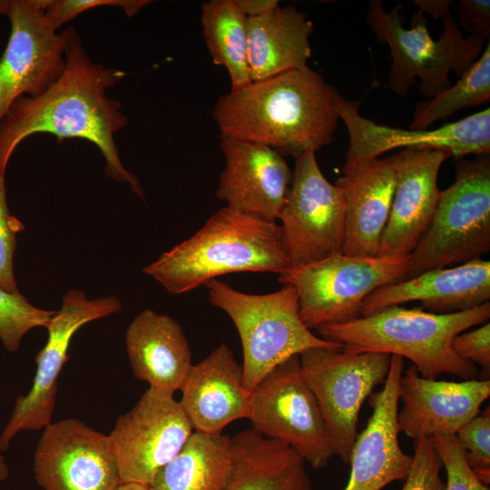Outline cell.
I'll use <instances>...</instances> for the list:
<instances>
[{
    "mask_svg": "<svg viewBox=\"0 0 490 490\" xmlns=\"http://www.w3.org/2000/svg\"><path fill=\"white\" fill-rule=\"evenodd\" d=\"M65 68L60 78L38 96L22 95L0 122V176L5 175L15 148L30 135L45 132L57 137L82 138L94 143L105 160V174L128 182L144 199L139 179L122 165L114 134L128 119L122 103L110 98L107 89L124 76L120 69L93 63L76 34L65 52Z\"/></svg>",
    "mask_w": 490,
    "mask_h": 490,
    "instance_id": "1",
    "label": "cell"
},
{
    "mask_svg": "<svg viewBox=\"0 0 490 490\" xmlns=\"http://www.w3.org/2000/svg\"><path fill=\"white\" fill-rule=\"evenodd\" d=\"M335 92L306 66L230 90L218 98L212 116L220 135L295 158L334 141Z\"/></svg>",
    "mask_w": 490,
    "mask_h": 490,
    "instance_id": "2",
    "label": "cell"
},
{
    "mask_svg": "<svg viewBox=\"0 0 490 490\" xmlns=\"http://www.w3.org/2000/svg\"><path fill=\"white\" fill-rule=\"evenodd\" d=\"M289 269L290 261L277 222L225 206L142 272L168 292L180 295L221 275L242 271L279 275Z\"/></svg>",
    "mask_w": 490,
    "mask_h": 490,
    "instance_id": "3",
    "label": "cell"
},
{
    "mask_svg": "<svg viewBox=\"0 0 490 490\" xmlns=\"http://www.w3.org/2000/svg\"><path fill=\"white\" fill-rule=\"evenodd\" d=\"M489 318L490 302L450 314L391 306L316 330L320 338L341 345L348 352H382L408 358L426 378L448 374L468 380L478 377L479 368L453 351L452 340Z\"/></svg>",
    "mask_w": 490,
    "mask_h": 490,
    "instance_id": "4",
    "label": "cell"
},
{
    "mask_svg": "<svg viewBox=\"0 0 490 490\" xmlns=\"http://www.w3.org/2000/svg\"><path fill=\"white\" fill-rule=\"evenodd\" d=\"M402 5L386 10L380 0H371L366 20L378 44H386L392 59L387 86L399 96L408 94L413 84L430 99L451 86L449 73L459 78L481 55L485 39L465 37L452 12L442 20L443 31L434 40L428 20L420 10L413 15L411 27L403 25Z\"/></svg>",
    "mask_w": 490,
    "mask_h": 490,
    "instance_id": "5",
    "label": "cell"
},
{
    "mask_svg": "<svg viewBox=\"0 0 490 490\" xmlns=\"http://www.w3.org/2000/svg\"><path fill=\"white\" fill-rule=\"evenodd\" d=\"M211 303L233 322L242 347L243 383L252 391L276 367L315 348H343L316 336L302 322L291 285L268 294H248L216 279L208 281Z\"/></svg>",
    "mask_w": 490,
    "mask_h": 490,
    "instance_id": "6",
    "label": "cell"
},
{
    "mask_svg": "<svg viewBox=\"0 0 490 490\" xmlns=\"http://www.w3.org/2000/svg\"><path fill=\"white\" fill-rule=\"evenodd\" d=\"M489 250L490 157L480 154L457 160L455 181L441 191L432 221L410 254L405 279L481 259Z\"/></svg>",
    "mask_w": 490,
    "mask_h": 490,
    "instance_id": "7",
    "label": "cell"
},
{
    "mask_svg": "<svg viewBox=\"0 0 490 490\" xmlns=\"http://www.w3.org/2000/svg\"><path fill=\"white\" fill-rule=\"evenodd\" d=\"M409 265L410 255L369 258L337 253L290 268L279 275L278 281L295 288L300 318L311 330L359 318L366 297L404 280Z\"/></svg>",
    "mask_w": 490,
    "mask_h": 490,
    "instance_id": "8",
    "label": "cell"
},
{
    "mask_svg": "<svg viewBox=\"0 0 490 490\" xmlns=\"http://www.w3.org/2000/svg\"><path fill=\"white\" fill-rule=\"evenodd\" d=\"M303 377L318 403L335 456L349 463L360 408L387 377L391 355L315 348L299 355Z\"/></svg>",
    "mask_w": 490,
    "mask_h": 490,
    "instance_id": "9",
    "label": "cell"
},
{
    "mask_svg": "<svg viewBox=\"0 0 490 490\" xmlns=\"http://www.w3.org/2000/svg\"><path fill=\"white\" fill-rule=\"evenodd\" d=\"M248 419L263 436L293 448L313 469L335 456L318 403L305 381L299 355L271 370L251 391Z\"/></svg>",
    "mask_w": 490,
    "mask_h": 490,
    "instance_id": "10",
    "label": "cell"
},
{
    "mask_svg": "<svg viewBox=\"0 0 490 490\" xmlns=\"http://www.w3.org/2000/svg\"><path fill=\"white\" fill-rule=\"evenodd\" d=\"M294 159L292 181L279 217L290 268L341 253L346 222L343 192L323 175L315 152Z\"/></svg>",
    "mask_w": 490,
    "mask_h": 490,
    "instance_id": "11",
    "label": "cell"
},
{
    "mask_svg": "<svg viewBox=\"0 0 490 490\" xmlns=\"http://www.w3.org/2000/svg\"><path fill=\"white\" fill-rule=\"evenodd\" d=\"M47 0H10L11 32L0 57V122L11 104L25 93L38 96L63 74L65 52L77 34L60 33L48 18Z\"/></svg>",
    "mask_w": 490,
    "mask_h": 490,
    "instance_id": "12",
    "label": "cell"
},
{
    "mask_svg": "<svg viewBox=\"0 0 490 490\" xmlns=\"http://www.w3.org/2000/svg\"><path fill=\"white\" fill-rule=\"evenodd\" d=\"M121 309L122 303L115 296L89 299L83 291L77 289L64 295L60 309L45 327L47 341L35 357L36 371L32 387L27 394L17 397L0 434V451H6L19 433L39 430L53 422L57 379L69 358L67 353L74 335L83 325Z\"/></svg>",
    "mask_w": 490,
    "mask_h": 490,
    "instance_id": "13",
    "label": "cell"
},
{
    "mask_svg": "<svg viewBox=\"0 0 490 490\" xmlns=\"http://www.w3.org/2000/svg\"><path fill=\"white\" fill-rule=\"evenodd\" d=\"M173 395L149 387L132 409L117 417L108 436L122 484L149 485L194 432Z\"/></svg>",
    "mask_w": 490,
    "mask_h": 490,
    "instance_id": "14",
    "label": "cell"
},
{
    "mask_svg": "<svg viewBox=\"0 0 490 490\" xmlns=\"http://www.w3.org/2000/svg\"><path fill=\"white\" fill-rule=\"evenodd\" d=\"M33 473L44 490H116L122 484L109 436L77 418L44 428Z\"/></svg>",
    "mask_w": 490,
    "mask_h": 490,
    "instance_id": "15",
    "label": "cell"
},
{
    "mask_svg": "<svg viewBox=\"0 0 490 490\" xmlns=\"http://www.w3.org/2000/svg\"><path fill=\"white\" fill-rule=\"evenodd\" d=\"M360 103L348 101L335 92V105L349 137L343 167L378 158L397 148L442 151L456 160L467 154L490 152L489 108L436 129L406 130L363 117L358 113Z\"/></svg>",
    "mask_w": 490,
    "mask_h": 490,
    "instance_id": "16",
    "label": "cell"
},
{
    "mask_svg": "<svg viewBox=\"0 0 490 490\" xmlns=\"http://www.w3.org/2000/svg\"><path fill=\"white\" fill-rule=\"evenodd\" d=\"M225 156L215 195L227 207L276 222L293 172L285 158L270 147L220 135Z\"/></svg>",
    "mask_w": 490,
    "mask_h": 490,
    "instance_id": "17",
    "label": "cell"
},
{
    "mask_svg": "<svg viewBox=\"0 0 490 490\" xmlns=\"http://www.w3.org/2000/svg\"><path fill=\"white\" fill-rule=\"evenodd\" d=\"M403 358L391 355L389 372L383 388L370 396L372 414L353 445L350 475L343 490H381L405 479L413 457L399 446L397 411Z\"/></svg>",
    "mask_w": 490,
    "mask_h": 490,
    "instance_id": "18",
    "label": "cell"
},
{
    "mask_svg": "<svg viewBox=\"0 0 490 490\" xmlns=\"http://www.w3.org/2000/svg\"><path fill=\"white\" fill-rule=\"evenodd\" d=\"M490 396L489 379L452 382L429 379L412 365L402 373L397 411L398 431L413 440L435 436H455L480 413Z\"/></svg>",
    "mask_w": 490,
    "mask_h": 490,
    "instance_id": "19",
    "label": "cell"
},
{
    "mask_svg": "<svg viewBox=\"0 0 490 490\" xmlns=\"http://www.w3.org/2000/svg\"><path fill=\"white\" fill-rule=\"evenodd\" d=\"M390 157L397 181L378 256H409L437 208L441 196L437 175L449 155L436 150L403 149Z\"/></svg>",
    "mask_w": 490,
    "mask_h": 490,
    "instance_id": "20",
    "label": "cell"
},
{
    "mask_svg": "<svg viewBox=\"0 0 490 490\" xmlns=\"http://www.w3.org/2000/svg\"><path fill=\"white\" fill-rule=\"evenodd\" d=\"M180 390V403L194 432L219 436L231 422L249 417L251 392L242 366L222 342L192 365Z\"/></svg>",
    "mask_w": 490,
    "mask_h": 490,
    "instance_id": "21",
    "label": "cell"
},
{
    "mask_svg": "<svg viewBox=\"0 0 490 490\" xmlns=\"http://www.w3.org/2000/svg\"><path fill=\"white\" fill-rule=\"evenodd\" d=\"M489 299L490 261L477 259L380 287L363 300L360 317L410 301H419L422 309L428 312L450 314L476 308Z\"/></svg>",
    "mask_w": 490,
    "mask_h": 490,
    "instance_id": "22",
    "label": "cell"
},
{
    "mask_svg": "<svg viewBox=\"0 0 490 490\" xmlns=\"http://www.w3.org/2000/svg\"><path fill=\"white\" fill-rule=\"evenodd\" d=\"M336 181L346 202L345 238L341 253L378 257L397 181L391 157L361 161L342 168Z\"/></svg>",
    "mask_w": 490,
    "mask_h": 490,
    "instance_id": "23",
    "label": "cell"
},
{
    "mask_svg": "<svg viewBox=\"0 0 490 490\" xmlns=\"http://www.w3.org/2000/svg\"><path fill=\"white\" fill-rule=\"evenodd\" d=\"M125 346L134 377L174 394L191 366V351L181 325L172 317L145 309L125 332Z\"/></svg>",
    "mask_w": 490,
    "mask_h": 490,
    "instance_id": "24",
    "label": "cell"
},
{
    "mask_svg": "<svg viewBox=\"0 0 490 490\" xmlns=\"http://www.w3.org/2000/svg\"><path fill=\"white\" fill-rule=\"evenodd\" d=\"M313 23L294 6L248 18V60L251 82L308 66Z\"/></svg>",
    "mask_w": 490,
    "mask_h": 490,
    "instance_id": "25",
    "label": "cell"
},
{
    "mask_svg": "<svg viewBox=\"0 0 490 490\" xmlns=\"http://www.w3.org/2000/svg\"><path fill=\"white\" fill-rule=\"evenodd\" d=\"M231 437L236 466L226 490H313L305 460L290 446L252 428Z\"/></svg>",
    "mask_w": 490,
    "mask_h": 490,
    "instance_id": "26",
    "label": "cell"
},
{
    "mask_svg": "<svg viewBox=\"0 0 490 490\" xmlns=\"http://www.w3.org/2000/svg\"><path fill=\"white\" fill-rule=\"evenodd\" d=\"M235 466L231 436L193 432L148 486L150 490H226Z\"/></svg>",
    "mask_w": 490,
    "mask_h": 490,
    "instance_id": "27",
    "label": "cell"
},
{
    "mask_svg": "<svg viewBox=\"0 0 490 490\" xmlns=\"http://www.w3.org/2000/svg\"><path fill=\"white\" fill-rule=\"evenodd\" d=\"M201 23L209 54L227 70L230 90L251 83L248 60V17L236 0H211L201 4Z\"/></svg>",
    "mask_w": 490,
    "mask_h": 490,
    "instance_id": "28",
    "label": "cell"
},
{
    "mask_svg": "<svg viewBox=\"0 0 490 490\" xmlns=\"http://www.w3.org/2000/svg\"><path fill=\"white\" fill-rule=\"evenodd\" d=\"M490 100V44L459 77L456 84L439 92L428 101L416 103L410 129L426 130L435 122L467 107Z\"/></svg>",
    "mask_w": 490,
    "mask_h": 490,
    "instance_id": "29",
    "label": "cell"
},
{
    "mask_svg": "<svg viewBox=\"0 0 490 490\" xmlns=\"http://www.w3.org/2000/svg\"><path fill=\"white\" fill-rule=\"evenodd\" d=\"M55 311L39 309L24 296L0 287V340L4 348L15 353L25 334L37 327L45 328Z\"/></svg>",
    "mask_w": 490,
    "mask_h": 490,
    "instance_id": "30",
    "label": "cell"
},
{
    "mask_svg": "<svg viewBox=\"0 0 490 490\" xmlns=\"http://www.w3.org/2000/svg\"><path fill=\"white\" fill-rule=\"evenodd\" d=\"M465 458L485 485L490 484V411L487 407L483 413L469 420L456 433Z\"/></svg>",
    "mask_w": 490,
    "mask_h": 490,
    "instance_id": "31",
    "label": "cell"
},
{
    "mask_svg": "<svg viewBox=\"0 0 490 490\" xmlns=\"http://www.w3.org/2000/svg\"><path fill=\"white\" fill-rule=\"evenodd\" d=\"M24 230L22 221L9 212L5 175L0 176V287L15 295H22L14 274V254L17 235Z\"/></svg>",
    "mask_w": 490,
    "mask_h": 490,
    "instance_id": "32",
    "label": "cell"
},
{
    "mask_svg": "<svg viewBox=\"0 0 490 490\" xmlns=\"http://www.w3.org/2000/svg\"><path fill=\"white\" fill-rule=\"evenodd\" d=\"M413 445L412 465L401 490H445L443 463L433 437L415 439Z\"/></svg>",
    "mask_w": 490,
    "mask_h": 490,
    "instance_id": "33",
    "label": "cell"
},
{
    "mask_svg": "<svg viewBox=\"0 0 490 490\" xmlns=\"http://www.w3.org/2000/svg\"><path fill=\"white\" fill-rule=\"evenodd\" d=\"M433 440L446 473L445 490H490L469 467L456 436H435Z\"/></svg>",
    "mask_w": 490,
    "mask_h": 490,
    "instance_id": "34",
    "label": "cell"
},
{
    "mask_svg": "<svg viewBox=\"0 0 490 490\" xmlns=\"http://www.w3.org/2000/svg\"><path fill=\"white\" fill-rule=\"evenodd\" d=\"M150 3L149 0H47L45 12L57 30L81 13L94 7H121L131 17Z\"/></svg>",
    "mask_w": 490,
    "mask_h": 490,
    "instance_id": "35",
    "label": "cell"
},
{
    "mask_svg": "<svg viewBox=\"0 0 490 490\" xmlns=\"http://www.w3.org/2000/svg\"><path fill=\"white\" fill-rule=\"evenodd\" d=\"M453 351L461 358L481 367L485 371L490 369V324L456 336L451 343Z\"/></svg>",
    "mask_w": 490,
    "mask_h": 490,
    "instance_id": "36",
    "label": "cell"
},
{
    "mask_svg": "<svg viewBox=\"0 0 490 490\" xmlns=\"http://www.w3.org/2000/svg\"><path fill=\"white\" fill-rule=\"evenodd\" d=\"M456 8L459 23L471 35L489 39V0H461Z\"/></svg>",
    "mask_w": 490,
    "mask_h": 490,
    "instance_id": "37",
    "label": "cell"
},
{
    "mask_svg": "<svg viewBox=\"0 0 490 490\" xmlns=\"http://www.w3.org/2000/svg\"><path fill=\"white\" fill-rule=\"evenodd\" d=\"M236 2L248 18L262 16L279 5L278 0H236Z\"/></svg>",
    "mask_w": 490,
    "mask_h": 490,
    "instance_id": "38",
    "label": "cell"
},
{
    "mask_svg": "<svg viewBox=\"0 0 490 490\" xmlns=\"http://www.w3.org/2000/svg\"><path fill=\"white\" fill-rule=\"evenodd\" d=\"M413 4L418 10L426 12L434 20H443L450 12L452 1L449 0H414Z\"/></svg>",
    "mask_w": 490,
    "mask_h": 490,
    "instance_id": "39",
    "label": "cell"
},
{
    "mask_svg": "<svg viewBox=\"0 0 490 490\" xmlns=\"http://www.w3.org/2000/svg\"><path fill=\"white\" fill-rule=\"evenodd\" d=\"M116 490H150L148 485L137 483L121 484Z\"/></svg>",
    "mask_w": 490,
    "mask_h": 490,
    "instance_id": "40",
    "label": "cell"
},
{
    "mask_svg": "<svg viewBox=\"0 0 490 490\" xmlns=\"http://www.w3.org/2000/svg\"><path fill=\"white\" fill-rule=\"evenodd\" d=\"M9 474L10 470L8 465L3 455L0 453V482L6 480Z\"/></svg>",
    "mask_w": 490,
    "mask_h": 490,
    "instance_id": "41",
    "label": "cell"
},
{
    "mask_svg": "<svg viewBox=\"0 0 490 490\" xmlns=\"http://www.w3.org/2000/svg\"><path fill=\"white\" fill-rule=\"evenodd\" d=\"M10 1L0 0V15H6L9 8Z\"/></svg>",
    "mask_w": 490,
    "mask_h": 490,
    "instance_id": "42",
    "label": "cell"
}]
</instances>
